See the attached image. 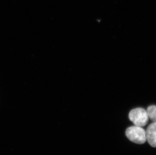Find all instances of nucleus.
Listing matches in <instances>:
<instances>
[{
    "mask_svg": "<svg viewBox=\"0 0 156 155\" xmlns=\"http://www.w3.org/2000/svg\"><path fill=\"white\" fill-rule=\"evenodd\" d=\"M147 111L149 119H150L154 122L156 123V106H150L147 107Z\"/></svg>",
    "mask_w": 156,
    "mask_h": 155,
    "instance_id": "obj_4",
    "label": "nucleus"
},
{
    "mask_svg": "<svg viewBox=\"0 0 156 155\" xmlns=\"http://www.w3.org/2000/svg\"><path fill=\"white\" fill-rule=\"evenodd\" d=\"M129 119L134 126L143 127L147 124L149 117L147 110L136 108L130 111Z\"/></svg>",
    "mask_w": 156,
    "mask_h": 155,
    "instance_id": "obj_2",
    "label": "nucleus"
},
{
    "mask_svg": "<svg viewBox=\"0 0 156 155\" xmlns=\"http://www.w3.org/2000/svg\"><path fill=\"white\" fill-rule=\"evenodd\" d=\"M125 134L127 138L134 143L143 144L147 141L146 130L139 126H132L128 127L126 130Z\"/></svg>",
    "mask_w": 156,
    "mask_h": 155,
    "instance_id": "obj_1",
    "label": "nucleus"
},
{
    "mask_svg": "<svg viewBox=\"0 0 156 155\" xmlns=\"http://www.w3.org/2000/svg\"><path fill=\"white\" fill-rule=\"evenodd\" d=\"M147 141L151 146L156 148V123L150 124L146 130Z\"/></svg>",
    "mask_w": 156,
    "mask_h": 155,
    "instance_id": "obj_3",
    "label": "nucleus"
}]
</instances>
